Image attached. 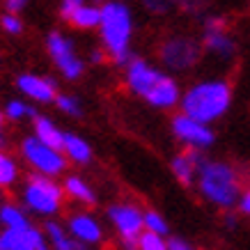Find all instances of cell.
I'll use <instances>...</instances> for the list:
<instances>
[{"label":"cell","instance_id":"obj_22","mask_svg":"<svg viewBox=\"0 0 250 250\" xmlns=\"http://www.w3.org/2000/svg\"><path fill=\"white\" fill-rule=\"evenodd\" d=\"M0 225L5 229H21L30 225V218L25 216L21 207L5 202V205H0Z\"/></svg>","mask_w":250,"mask_h":250},{"label":"cell","instance_id":"obj_24","mask_svg":"<svg viewBox=\"0 0 250 250\" xmlns=\"http://www.w3.org/2000/svg\"><path fill=\"white\" fill-rule=\"evenodd\" d=\"M143 223H145V232H152V234H159V236H167V232H170L166 216L161 211H156V209H147L143 216Z\"/></svg>","mask_w":250,"mask_h":250},{"label":"cell","instance_id":"obj_33","mask_svg":"<svg viewBox=\"0 0 250 250\" xmlns=\"http://www.w3.org/2000/svg\"><path fill=\"white\" fill-rule=\"evenodd\" d=\"M167 250H197V248H193V246L186 243L184 239H170V241H167Z\"/></svg>","mask_w":250,"mask_h":250},{"label":"cell","instance_id":"obj_21","mask_svg":"<svg viewBox=\"0 0 250 250\" xmlns=\"http://www.w3.org/2000/svg\"><path fill=\"white\" fill-rule=\"evenodd\" d=\"M67 21L71 23L74 28H78V30L99 28V23H101V7H99V5H81Z\"/></svg>","mask_w":250,"mask_h":250},{"label":"cell","instance_id":"obj_19","mask_svg":"<svg viewBox=\"0 0 250 250\" xmlns=\"http://www.w3.org/2000/svg\"><path fill=\"white\" fill-rule=\"evenodd\" d=\"M32 124H35V138L37 140H42L44 145L62 152V147H64V131L58 129L53 120H48L44 115H37L32 120Z\"/></svg>","mask_w":250,"mask_h":250},{"label":"cell","instance_id":"obj_10","mask_svg":"<svg viewBox=\"0 0 250 250\" xmlns=\"http://www.w3.org/2000/svg\"><path fill=\"white\" fill-rule=\"evenodd\" d=\"M46 48L51 53V60L55 62V67L60 69V74L67 81H76L83 76L85 64L83 60L76 55V46L69 37H64L62 32L53 30L46 39Z\"/></svg>","mask_w":250,"mask_h":250},{"label":"cell","instance_id":"obj_15","mask_svg":"<svg viewBox=\"0 0 250 250\" xmlns=\"http://www.w3.org/2000/svg\"><path fill=\"white\" fill-rule=\"evenodd\" d=\"M16 87L21 90L23 97L32 99L37 104H51L58 97L55 81L44 78V76H35V74H21V76L16 78Z\"/></svg>","mask_w":250,"mask_h":250},{"label":"cell","instance_id":"obj_13","mask_svg":"<svg viewBox=\"0 0 250 250\" xmlns=\"http://www.w3.org/2000/svg\"><path fill=\"white\" fill-rule=\"evenodd\" d=\"M182 94H184L182 85L177 83L172 76L163 74L159 83L147 92L145 101H147L152 108H156V110H172V108H179V104H182Z\"/></svg>","mask_w":250,"mask_h":250},{"label":"cell","instance_id":"obj_27","mask_svg":"<svg viewBox=\"0 0 250 250\" xmlns=\"http://www.w3.org/2000/svg\"><path fill=\"white\" fill-rule=\"evenodd\" d=\"M55 106L60 108L62 113L71 115V117H81V115H83L81 101H78L74 94H58V97H55Z\"/></svg>","mask_w":250,"mask_h":250},{"label":"cell","instance_id":"obj_5","mask_svg":"<svg viewBox=\"0 0 250 250\" xmlns=\"http://www.w3.org/2000/svg\"><path fill=\"white\" fill-rule=\"evenodd\" d=\"M205 55L202 42L188 37V35H172L159 46V60L167 71L184 74L195 69Z\"/></svg>","mask_w":250,"mask_h":250},{"label":"cell","instance_id":"obj_11","mask_svg":"<svg viewBox=\"0 0 250 250\" xmlns=\"http://www.w3.org/2000/svg\"><path fill=\"white\" fill-rule=\"evenodd\" d=\"M161 76H163V71L154 67L152 62H147L145 58H131L129 64L124 67V83H126L129 92L143 99L159 83Z\"/></svg>","mask_w":250,"mask_h":250},{"label":"cell","instance_id":"obj_12","mask_svg":"<svg viewBox=\"0 0 250 250\" xmlns=\"http://www.w3.org/2000/svg\"><path fill=\"white\" fill-rule=\"evenodd\" d=\"M0 250H53L42 229L21 228V229H5L0 232Z\"/></svg>","mask_w":250,"mask_h":250},{"label":"cell","instance_id":"obj_14","mask_svg":"<svg viewBox=\"0 0 250 250\" xmlns=\"http://www.w3.org/2000/svg\"><path fill=\"white\" fill-rule=\"evenodd\" d=\"M205 159V152H200V149H184V152L174 154L170 161V170H172L174 179L182 186H195L197 167Z\"/></svg>","mask_w":250,"mask_h":250},{"label":"cell","instance_id":"obj_2","mask_svg":"<svg viewBox=\"0 0 250 250\" xmlns=\"http://www.w3.org/2000/svg\"><path fill=\"white\" fill-rule=\"evenodd\" d=\"M232 104H234V87L228 78H205L184 90L179 108L184 115L197 122L216 124L229 113Z\"/></svg>","mask_w":250,"mask_h":250},{"label":"cell","instance_id":"obj_32","mask_svg":"<svg viewBox=\"0 0 250 250\" xmlns=\"http://www.w3.org/2000/svg\"><path fill=\"white\" fill-rule=\"evenodd\" d=\"M28 2H30V0H5V7H7L9 14H21Z\"/></svg>","mask_w":250,"mask_h":250},{"label":"cell","instance_id":"obj_8","mask_svg":"<svg viewBox=\"0 0 250 250\" xmlns=\"http://www.w3.org/2000/svg\"><path fill=\"white\" fill-rule=\"evenodd\" d=\"M108 220L113 223V228L117 229V234L122 236V243L126 250H136L138 236L145 232L143 216L145 211L140 207L131 205V202H115L106 209Z\"/></svg>","mask_w":250,"mask_h":250},{"label":"cell","instance_id":"obj_29","mask_svg":"<svg viewBox=\"0 0 250 250\" xmlns=\"http://www.w3.org/2000/svg\"><path fill=\"white\" fill-rule=\"evenodd\" d=\"M0 25H2V30L7 35H21L23 30V21L19 19V14H9V12L0 19Z\"/></svg>","mask_w":250,"mask_h":250},{"label":"cell","instance_id":"obj_23","mask_svg":"<svg viewBox=\"0 0 250 250\" xmlns=\"http://www.w3.org/2000/svg\"><path fill=\"white\" fill-rule=\"evenodd\" d=\"M16 179H19V163L0 149V188L14 186Z\"/></svg>","mask_w":250,"mask_h":250},{"label":"cell","instance_id":"obj_16","mask_svg":"<svg viewBox=\"0 0 250 250\" xmlns=\"http://www.w3.org/2000/svg\"><path fill=\"white\" fill-rule=\"evenodd\" d=\"M69 234L85 246H97L104 241V228L92 213H71L69 216Z\"/></svg>","mask_w":250,"mask_h":250},{"label":"cell","instance_id":"obj_3","mask_svg":"<svg viewBox=\"0 0 250 250\" xmlns=\"http://www.w3.org/2000/svg\"><path fill=\"white\" fill-rule=\"evenodd\" d=\"M101 44L104 51L117 67H126L131 55V37H133V14L126 2L106 0L101 5Z\"/></svg>","mask_w":250,"mask_h":250},{"label":"cell","instance_id":"obj_31","mask_svg":"<svg viewBox=\"0 0 250 250\" xmlns=\"http://www.w3.org/2000/svg\"><path fill=\"white\" fill-rule=\"evenodd\" d=\"M236 209H239L241 216H248L250 218V186L248 188H243L241 197H239V202H236Z\"/></svg>","mask_w":250,"mask_h":250},{"label":"cell","instance_id":"obj_18","mask_svg":"<svg viewBox=\"0 0 250 250\" xmlns=\"http://www.w3.org/2000/svg\"><path fill=\"white\" fill-rule=\"evenodd\" d=\"M62 152H64L69 163H76V166H87L92 161V145L76 133H64Z\"/></svg>","mask_w":250,"mask_h":250},{"label":"cell","instance_id":"obj_9","mask_svg":"<svg viewBox=\"0 0 250 250\" xmlns=\"http://www.w3.org/2000/svg\"><path fill=\"white\" fill-rule=\"evenodd\" d=\"M170 129H172V136L177 138L179 143L186 145V149L207 152V149L216 143V131L211 129V124L197 122L184 113H177L172 120H170Z\"/></svg>","mask_w":250,"mask_h":250},{"label":"cell","instance_id":"obj_4","mask_svg":"<svg viewBox=\"0 0 250 250\" xmlns=\"http://www.w3.org/2000/svg\"><path fill=\"white\" fill-rule=\"evenodd\" d=\"M21 200L25 209L37 213V216H55L60 211L62 200H64V188L53 177H44V174L35 172L25 179Z\"/></svg>","mask_w":250,"mask_h":250},{"label":"cell","instance_id":"obj_20","mask_svg":"<svg viewBox=\"0 0 250 250\" xmlns=\"http://www.w3.org/2000/svg\"><path fill=\"white\" fill-rule=\"evenodd\" d=\"M64 195H69L71 200H76V202H83V205H97V193L92 188L90 184L85 182L83 177H78V174H69L67 179H64Z\"/></svg>","mask_w":250,"mask_h":250},{"label":"cell","instance_id":"obj_28","mask_svg":"<svg viewBox=\"0 0 250 250\" xmlns=\"http://www.w3.org/2000/svg\"><path fill=\"white\" fill-rule=\"evenodd\" d=\"M143 5L152 14H167L172 7H177V0H143Z\"/></svg>","mask_w":250,"mask_h":250},{"label":"cell","instance_id":"obj_1","mask_svg":"<svg viewBox=\"0 0 250 250\" xmlns=\"http://www.w3.org/2000/svg\"><path fill=\"white\" fill-rule=\"evenodd\" d=\"M195 188L200 197L216 209L232 211L243 193L241 172L229 161L205 159L197 167Z\"/></svg>","mask_w":250,"mask_h":250},{"label":"cell","instance_id":"obj_35","mask_svg":"<svg viewBox=\"0 0 250 250\" xmlns=\"http://www.w3.org/2000/svg\"><path fill=\"white\" fill-rule=\"evenodd\" d=\"M90 60L92 62H101V60H104V53H101V51H94V53L90 55Z\"/></svg>","mask_w":250,"mask_h":250},{"label":"cell","instance_id":"obj_30","mask_svg":"<svg viewBox=\"0 0 250 250\" xmlns=\"http://www.w3.org/2000/svg\"><path fill=\"white\" fill-rule=\"evenodd\" d=\"M81 5H85V0H62L60 2V14H62V19L67 21L69 16L74 14Z\"/></svg>","mask_w":250,"mask_h":250},{"label":"cell","instance_id":"obj_7","mask_svg":"<svg viewBox=\"0 0 250 250\" xmlns=\"http://www.w3.org/2000/svg\"><path fill=\"white\" fill-rule=\"evenodd\" d=\"M21 154H23V159H25V163H28L37 174L53 177V179L58 177V174L64 172L67 166H69L64 152L48 147V145H44L35 136L25 138V140L21 143Z\"/></svg>","mask_w":250,"mask_h":250},{"label":"cell","instance_id":"obj_26","mask_svg":"<svg viewBox=\"0 0 250 250\" xmlns=\"http://www.w3.org/2000/svg\"><path fill=\"white\" fill-rule=\"evenodd\" d=\"M136 250H167V239L152 232H143L136 241Z\"/></svg>","mask_w":250,"mask_h":250},{"label":"cell","instance_id":"obj_17","mask_svg":"<svg viewBox=\"0 0 250 250\" xmlns=\"http://www.w3.org/2000/svg\"><path fill=\"white\" fill-rule=\"evenodd\" d=\"M44 234L53 250H90V246H85V243H81L78 239H74V236L69 234L60 223H55V220H48L44 225Z\"/></svg>","mask_w":250,"mask_h":250},{"label":"cell","instance_id":"obj_6","mask_svg":"<svg viewBox=\"0 0 250 250\" xmlns=\"http://www.w3.org/2000/svg\"><path fill=\"white\" fill-rule=\"evenodd\" d=\"M202 48L220 62H232L239 55V42L229 32L225 16L211 14L202 21Z\"/></svg>","mask_w":250,"mask_h":250},{"label":"cell","instance_id":"obj_25","mask_svg":"<svg viewBox=\"0 0 250 250\" xmlns=\"http://www.w3.org/2000/svg\"><path fill=\"white\" fill-rule=\"evenodd\" d=\"M5 117L12 122H21V120H25V117L35 120V117H37V110L32 106H28L25 101H21V99H12V101H7V106H5Z\"/></svg>","mask_w":250,"mask_h":250},{"label":"cell","instance_id":"obj_34","mask_svg":"<svg viewBox=\"0 0 250 250\" xmlns=\"http://www.w3.org/2000/svg\"><path fill=\"white\" fill-rule=\"evenodd\" d=\"M2 124H5V110H0V149L5 147V138H2Z\"/></svg>","mask_w":250,"mask_h":250}]
</instances>
